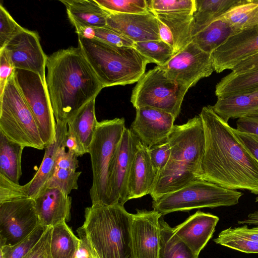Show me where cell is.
<instances>
[{"label": "cell", "instance_id": "obj_37", "mask_svg": "<svg viewBox=\"0 0 258 258\" xmlns=\"http://www.w3.org/2000/svg\"><path fill=\"white\" fill-rule=\"evenodd\" d=\"M76 32L78 36L95 38L109 44L116 46L133 47L134 42L123 35L106 26L102 28H84Z\"/></svg>", "mask_w": 258, "mask_h": 258}, {"label": "cell", "instance_id": "obj_42", "mask_svg": "<svg viewBox=\"0 0 258 258\" xmlns=\"http://www.w3.org/2000/svg\"><path fill=\"white\" fill-rule=\"evenodd\" d=\"M171 151V148L168 141L148 148L150 161L157 176L166 166L170 158Z\"/></svg>", "mask_w": 258, "mask_h": 258}, {"label": "cell", "instance_id": "obj_40", "mask_svg": "<svg viewBox=\"0 0 258 258\" xmlns=\"http://www.w3.org/2000/svg\"><path fill=\"white\" fill-rule=\"evenodd\" d=\"M82 173L76 171L56 167L44 187L57 188L69 195L74 189L78 188V181Z\"/></svg>", "mask_w": 258, "mask_h": 258}, {"label": "cell", "instance_id": "obj_33", "mask_svg": "<svg viewBox=\"0 0 258 258\" xmlns=\"http://www.w3.org/2000/svg\"><path fill=\"white\" fill-rule=\"evenodd\" d=\"M235 32L225 21L218 18L192 37V41L203 51L211 54Z\"/></svg>", "mask_w": 258, "mask_h": 258}, {"label": "cell", "instance_id": "obj_7", "mask_svg": "<svg viewBox=\"0 0 258 258\" xmlns=\"http://www.w3.org/2000/svg\"><path fill=\"white\" fill-rule=\"evenodd\" d=\"M0 132L10 140L25 147L45 148L34 117L16 84L14 73L0 95Z\"/></svg>", "mask_w": 258, "mask_h": 258}, {"label": "cell", "instance_id": "obj_51", "mask_svg": "<svg viewBox=\"0 0 258 258\" xmlns=\"http://www.w3.org/2000/svg\"><path fill=\"white\" fill-rule=\"evenodd\" d=\"M158 22L160 40L169 44L174 50L175 45L173 37L169 28L160 20H158Z\"/></svg>", "mask_w": 258, "mask_h": 258}, {"label": "cell", "instance_id": "obj_34", "mask_svg": "<svg viewBox=\"0 0 258 258\" xmlns=\"http://www.w3.org/2000/svg\"><path fill=\"white\" fill-rule=\"evenodd\" d=\"M80 239L73 233L66 222L52 227L50 252L52 258H75Z\"/></svg>", "mask_w": 258, "mask_h": 258}, {"label": "cell", "instance_id": "obj_24", "mask_svg": "<svg viewBox=\"0 0 258 258\" xmlns=\"http://www.w3.org/2000/svg\"><path fill=\"white\" fill-rule=\"evenodd\" d=\"M215 113L224 121L239 118L258 111V89L242 94L217 98L212 106Z\"/></svg>", "mask_w": 258, "mask_h": 258}, {"label": "cell", "instance_id": "obj_6", "mask_svg": "<svg viewBox=\"0 0 258 258\" xmlns=\"http://www.w3.org/2000/svg\"><path fill=\"white\" fill-rule=\"evenodd\" d=\"M125 128L123 118L98 122L88 153L93 174L89 190L92 205H111V168Z\"/></svg>", "mask_w": 258, "mask_h": 258}, {"label": "cell", "instance_id": "obj_2", "mask_svg": "<svg viewBox=\"0 0 258 258\" xmlns=\"http://www.w3.org/2000/svg\"><path fill=\"white\" fill-rule=\"evenodd\" d=\"M46 84L56 121H68L103 88L78 46L47 57Z\"/></svg>", "mask_w": 258, "mask_h": 258}, {"label": "cell", "instance_id": "obj_29", "mask_svg": "<svg viewBox=\"0 0 258 258\" xmlns=\"http://www.w3.org/2000/svg\"><path fill=\"white\" fill-rule=\"evenodd\" d=\"M95 104V99L90 101L68 121V128L75 134L87 153L98 122Z\"/></svg>", "mask_w": 258, "mask_h": 258}, {"label": "cell", "instance_id": "obj_47", "mask_svg": "<svg viewBox=\"0 0 258 258\" xmlns=\"http://www.w3.org/2000/svg\"><path fill=\"white\" fill-rule=\"evenodd\" d=\"M77 232L80 242L75 258H99L81 227L77 230Z\"/></svg>", "mask_w": 258, "mask_h": 258}, {"label": "cell", "instance_id": "obj_17", "mask_svg": "<svg viewBox=\"0 0 258 258\" xmlns=\"http://www.w3.org/2000/svg\"><path fill=\"white\" fill-rule=\"evenodd\" d=\"M258 52V25L230 36L211 54L214 71L232 70L242 60Z\"/></svg>", "mask_w": 258, "mask_h": 258}, {"label": "cell", "instance_id": "obj_43", "mask_svg": "<svg viewBox=\"0 0 258 258\" xmlns=\"http://www.w3.org/2000/svg\"><path fill=\"white\" fill-rule=\"evenodd\" d=\"M52 227H48L35 246L23 258H52L50 239Z\"/></svg>", "mask_w": 258, "mask_h": 258}, {"label": "cell", "instance_id": "obj_53", "mask_svg": "<svg viewBox=\"0 0 258 258\" xmlns=\"http://www.w3.org/2000/svg\"><path fill=\"white\" fill-rule=\"evenodd\" d=\"M255 202H258V197L255 198Z\"/></svg>", "mask_w": 258, "mask_h": 258}, {"label": "cell", "instance_id": "obj_8", "mask_svg": "<svg viewBox=\"0 0 258 258\" xmlns=\"http://www.w3.org/2000/svg\"><path fill=\"white\" fill-rule=\"evenodd\" d=\"M243 195L198 179L178 190L153 200L152 208L163 216L194 209L229 207L238 204Z\"/></svg>", "mask_w": 258, "mask_h": 258}, {"label": "cell", "instance_id": "obj_27", "mask_svg": "<svg viewBox=\"0 0 258 258\" xmlns=\"http://www.w3.org/2000/svg\"><path fill=\"white\" fill-rule=\"evenodd\" d=\"M241 0H196L191 35L193 37L212 22L218 19Z\"/></svg>", "mask_w": 258, "mask_h": 258}, {"label": "cell", "instance_id": "obj_18", "mask_svg": "<svg viewBox=\"0 0 258 258\" xmlns=\"http://www.w3.org/2000/svg\"><path fill=\"white\" fill-rule=\"evenodd\" d=\"M106 26L134 43L160 40L158 19L151 12L143 14L109 13Z\"/></svg>", "mask_w": 258, "mask_h": 258}, {"label": "cell", "instance_id": "obj_28", "mask_svg": "<svg viewBox=\"0 0 258 258\" xmlns=\"http://www.w3.org/2000/svg\"><path fill=\"white\" fill-rule=\"evenodd\" d=\"M25 147L0 132V175L17 184L22 175L21 158Z\"/></svg>", "mask_w": 258, "mask_h": 258}, {"label": "cell", "instance_id": "obj_19", "mask_svg": "<svg viewBox=\"0 0 258 258\" xmlns=\"http://www.w3.org/2000/svg\"><path fill=\"white\" fill-rule=\"evenodd\" d=\"M33 199L40 223L45 227L70 220L72 198L60 189L44 187Z\"/></svg>", "mask_w": 258, "mask_h": 258}, {"label": "cell", "instance_id": "obj_39", "mask_svg": "<svg viewBox=\"0 0 258 258\" xmlns=\"http://www.w3.org/2000/svg\"><path fill=\"white\" fill-rule=\"evenodd\" d=\"M149 10L154 14L194 13L196 9V0L147 1Z\"/></svg>", "mask_w": 258, "mask_h": 258}, {"label": "cell", "instance_id": "obj_21", "mask_svg": "<svg viewBox=\"0 0 258 258\" xmlns=\"http://www.w3.org/2000/svg\"><path fill=\"white\" fill-rule=\"evenodd\" d=\"M219 220L217 216L198 211L174 227L173 231L199 255L212 238Z\"/></svg>", "mask_w": 258, "mask_h": 258}, {"label": "cell", "instance_id": "obj_23", "mask_svg": "<svg viewBox=\"0 0 258 258\" xmlns=\"http://www.w3.org/2000/svg\"><path fill=\"white\" fill-rule=\"evenodd\" d=\"M66 8L68 18L76 31L84 28H102L106 26L109 13L96 0H61Z\"/></svg>", "mask_w": 258, "mask_h": 258}, {"label": "cell", "instance_id": "obj_52", "mask_svg": "<svg viewBox=\"0 0 258 258\" xmlns=\"http://www.w3.org/2000/svg\"><path fill=\"white\" fill-rule=\"evenodd\" d=\"M238 224H248L258 226V210L250 213L247 218L237 221Z\"/></svg>", "mask_w": 258, "mask_h": 258}, {"label": "cell", "instance_id": "obj_44", "mask_svg": "<svg viewBox=\"0 0 258 258\" xmlns=\"http://www.w3.org/2000/svg\"><path fill=\"white\" fill-rule=\"evenodd\" d=\"M15 67L5 48L0 50V95L15 71Z\"/></svg>", "mask_w": 258, "mask_h": 258}, {"label": "cell", "instance_id": "obj_36", "mask_svg": "<svg viewBox=\"0 0 258 258\" xmlns=\"http://www.w3.org/2000/svg\"><path fill=\"white\" fill-rule=\"evenodd\" d=\"M47 228L39 224L30 234L16 244L0 246V258H23L38 243Z\"/></svg>", "mask_w": 258, "mask_h": 258}, {"label": "cell", "instance_id": "obj_26", "mask_svg": "<svg viewBox=\"0 0 258 258\" xmlns=\"http://www.w3.org/2000/svg\"><path fill=\"white\" fill-rule=\"evenodd\" d=\"M258 89V68L240 73L231 72L216 86L217 98L249 93Z\"/></svg>", "mask_w": 258, "mask_h": 258}, {"label": "cell", "instance_id": "obj_5", "mask_svg": "<svg viewBox=\"0 0 258 258\" xmlns=\"http://www.w3.org/2000/svg\"><path fill=\"white\" fill-rule=\"evenodd\" d=\"M103 88L138 82L151 63L133 47L78 36V46Z\"/></svg>", "mask_w": 258, "mask_h": 258}, {"label": "cell", "instance_id": "obj_1", "mask_svg": "<svg viewBox=\"0 0 258 258\" xmlns=\"http://www.w3.org/2000/svg\"><path fill=\"white\" fill-rule=\"evenodd\" d=\"M199 115L205 146L199 179L227 189L247 190L258 195L257 160L212 106L203 107Z\"/></svg>", "mask_w": 258, "mask_h": 258}, {"label": "cell", "instance_id": "obj_46", "mask_svg": "<svg viewBox=\"0 0 258 258\" xmlns=\"http://www.w3.org/2000/svg\"><path fill=\"white\" fill-rule=\"evenodd\" d=\"M236 124L238 131L258 136V111L238 118Z\"/></svg>", "mask_w": 258, "mask_h": 258}, {"label": "cell", "instance_id": "obj_11", "mask_svg": "<svg viewBox=\"0 0 258 258\" xmlns=\"http://www.w3.org/2000/svg\"><path fill=\"white\" fill-rule=\"evenodd\" d=\"M39 224L33 199L16 197L0 201V246L16 244Z\"/></svg>", "mask_w": 258, "mask_h": 258}, {"label": "cell", "instance_id": "obj_15", "mask_svg": "<svg viewBox=\"0 0 258 258\" xmlns=\"http://www.w3.org/2000/svg\"><path fill=\"white\" fill-rule=\"evenodd\" d=\"M175 117L165 111L150 107L136 108L131 130L147 148L167 142Z\"/></svg>", "mask_w": 258, "mask_h": 258}, {"label": "cell", "instance_id": "obj_4", "mask_svg": "<svg viewBox=\"0 0 258 258\" xmlns=\"http://www.w3.org/2000/svg\"><path fill=\"white\" fill-rule=\"evenodd\" d=\"M132 215L119 204L92 205L85 209L80 227L99 258H135Z\"/></svg>", "mask_w": 258, "mask_h": 258}, {"label": "cell", "instance_id": "obj_49", "mask_svg": "<svg viewBox=\"0 0 258 258\" xmlns=\"http://www.w3.org/2000/svg\"><path fill=\"white\" fill-rule=\"evenodd\" d=\"M234 132L242 143L258 161V136L241 132L236 128H234Z\"/></svg>", "mask_w": 258, "mask_h": 258}, {"label": "cell", "instance_id": "obj_30", "mask_svg": "<svg viewBox=\"0 0 258 258\" xmlns=\"http://www.w3.org/2000/svg\"><path fill=\"white\" fill-rule=\"evenodd\" d=\"M219 18L227 22L235 34L251 29L258 25V0H241Z\"/></svg>", "mask_w": 258, "mask_h": 258}, {"label": "cell", "instance_id": "obj_50", "mask_svg": "<svg viewBox=\"0 0 258 258\" xmlns=\"http://www.w3.org/2000/svg\"><path fill=\"white\" fill-rule=\"evenodd\" d=\"M258 68V52L242 60L231 71L234 73H240Z\"/></svg>", "mask_w": 258, "mask_h": 258}, {"label": "cell", "instance_id": "obj_38", "mask_svg": "<svg viewBox=\"0 0 258 258\" xmlns=\"http://www.w3.org/2000/svg\"><path fill=\"white\" fill-rule=\"evenodd\" d=\"M109 13L143 14L149 13L146 0H96Z\"/></svg>", "mask_w": 258, "mask_h": 258}, {"label": "cell", "instance_id": "obj_48", "mask_svg": "<svg viewBox=\"0 0 258 258\" xmlns=\"http://www.w3.org/2000/svg\"><path fill=\"white\" fill-rule=\"evenodd\" d=\"M64 147L78 157L82 156L87 153L78 138L70 128H68L65 136Z\"/></svg>", "mask_w": 258, "mask_h": 258}, {"label": "cell", "instance_id": "obj_41", "mask_svg": "<svg viewBox=\"0 0 258 258\" xmlns=\"http://www.w3.org/2000/svg\"><path fill=\"white\" fill-rule=\"evenodd\" d=\"M24 28L13 18L10 13L0 5V50Z\"/></svg>", "mask_w": 258, "mask_h": 258}, {"label": "cell", "instance_id": "obj_10", "mask_svg": "<svg viewBox=\"0 0 258 258\" xmlns=\"http://www.w3.org/2000/svg\"><path fill=\"white\" fill-rule=\"evenodd\" d=\"M14 76L33 114L45 148L55 138L56 125L46 81L38 74L24 70L15 69Z\"/></svg>", "mask_w": 258, "mask_h": 258}, {"label": "cell", "instance_id": "obj_13", "mask_svg": "<svg viewBox=\"0 0 258 258\" xmlns=\"http://www.w3.org/2000/svg\"><path fill=\"white\" fill-rule=\"evenodd\" d=\"M140 141L132 131L125 128L112 164L110 176L111 205H124L129 200L128 176Z\"/></svg>", "mask_w": 258, "mask_h": 258}, {"label": "cell", "instance_id": "obj_20", "mask_svg": "<svg viewBox=\"0 0 258 258\" xmlns=\"http://www.w3.org/2000/svg\"><path fill=\"white\" fill-rule=\"evenodd\" d=\"M54 140L45 148V153L39 168L28 183L18 186L20 195L34 199L44 187L52 175L55 166L58 152L64 146V140L68 130V121H56Z\"/></svg>", "mask_w": 258, "mask_h": 258}, {"label": "cell", "instance_id": "obj_35", "mask_svg": "<svg viewBox=\"0 0 258 258\" xmlns=\"http://www.w3.org/2000/svg\"><path fill=\"white\" fill-rule=\"evenodd\" d=\"M133 47L158 66L167 63L175 54L174 49L161 40L135 42Z\"/></svg>", "mask_w": 258, "mask_h": 258}, {"label": "cell", "instance_id": "obj_25", "mask_svg": "<svg viewBox=\"0 0 258 258\" xmlns=\"http://www.w3.org/2000/svg\"><path fill=\"white\" fill-rule=\"evenodd\" d=\"M214 241L218 244L246 253H258V226L247 225L221 231Z\"/></svg>", "mask_w": 258, "mask_h": 258}, {"label": "cell", "instance_id": "obj_32", "mask_svg": "<svg viewBox=\"0 0 258 258\" xmlns=\"http://www.w3.org/2000/svg\"><path fill=\"white\" fill-rule=\"evenodd\" d=\"M160 244L158 258H198L162 217L159 219Z\"/></svg>", "mask_w": 258, "mask_h": 258}, {"label": "cell", "instance_id": "obj_54", "mask_svg": "<svg viewBox=\"0 0 258 258\" xmlns=\"http://www.w3.org/2000/svg\"></svg>", "mask_w": 258, "mask_h": 258}, {"label": "cell", "instance_id": "obj_31", "mask_svg": "<svg viewBox=\"0 0 258 258\" xmlns=\"http://www.w3.org/2000/svg\"><path fill=\"white\" fill-rule=\"evenodd\" d=\"M193 14L189 12L155 14L158 20L169 28L173 37L175 53L192 41Z\"/></svg>", "mask_w": 258, "mask_h": 258}, {"label": "cell", "instance_id": "obj_12", "mask_svg": "<svg viewBox=\"0 0 258 258\" xmlns=\"http://www.w3.org/2000/svg\"><path fill=\"white\" fill-rule=\"evenodd\" d=\"M161 67L168 77L188 88L215 71L211 54L193 41Z\"/></svg>", "mask_w": 258, "mask_h": 258}, {"label": "cell", "instance_id": "obj_45", "mask_svg": "<svg viewBox=\"0 0 258 258\" xmlns=\"http://www.w3.org/2000/svg\"><path fill=\"white\" fill-rule=\"evenodd\" d=\"M78 156L74 153L66 151L64 146L59 150L56 163V167L76 171L79 167Z\"/></svg>", "mask_w": 258, "mask_h": 258}, {"label": "cell", "instance_id": "obj_22", "mask_svg": "<svg viewBox=\"0 0 258 258\" xmlns=\"http://www.w3.org/2000/svg\"><path fill=\"white\" fill-rule=\"evenodd\" d=\"M157 177L150 161L148 148L140 142L128 176L129 200L150 194Z\"/></svg>", "mask_w": 258, "mask_h": 258}, {"label": "cell", "instance_id": "obj_14", "mask_svg": "<svg viewBox=\"0 0 258 258\" xmlns=\"http://www.w3.org/2000/svg\"><path fill=\"white\" fill-rule=\"evenodd\" d=\"M15 69L38 74L46 81L45 68L47 56L42 49L38 34L24 28L4 47Z\"/></svg>", "mask_w": 258, "mask_h": 258}, {"label": "cell", "instance_id": "obj_16", "mask_svg": "<svg viewBox=\"0 0 258 258\" xmlns=\"http://www.w3.org/2000/svg\"><path fill=\"white\" fill-rule=\"evenodd\" d=\"M161 217L154 210H137L133 214L131 233L135 258L158 257Z\"/></svg>", "mask_w": 258, "mask_h": 258}, {"label": "cell", "instance_id": "obj_9", "mask_svg": "<svg viewBox=\"0 0 258 258\" xmlns=\"http://www.w3.org/2000/svg\"><path fill=\"white\" fill-rule=\"evenodd\" d=\"M188 89L170 79L164 69L157 66L145 73L137 82L131 102L136 109L150 107L169 113L176 118Z\"/></svg>", "mask_w": 258, "mask_h": 258}, {"label": "cell", "instance_id": "obj_3", "mask_svg": "<svg viewBox=\"0 0 258 258\" xmlns=\"http://www.w3.org/2000/svg\"><path fill=\"white\" fill-rule=\"evenodd\" d=\"M171 154L150 193L153 200L178 190L199 179L205 140L200 115L173 126L168 138Z\"/></svg>", "mask_w": 258, "mask_h": 258}]
</instances>
